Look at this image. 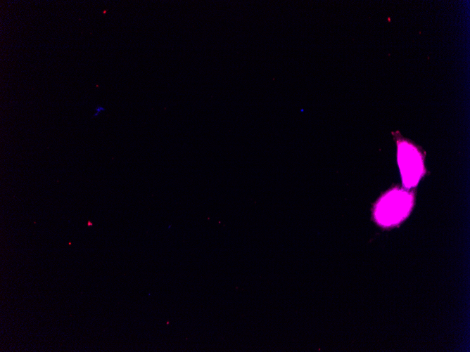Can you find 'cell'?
<instances>
[{
    "label": "cell",
    "instance_id": "cell-1",
    "mask_svg": "<svg viewBox=\"0 0 470 352\" xmlns=\"http://www.w3.org/2000/svg\"><path fill=\"white\" fill-rule=\"evenodd\" d=\"M412 205V197L402 190H394L384 195L377 204L375 217L383 226L399 223L409 213Z\"/></svg>",
    "mask_w": 470,
    "mask_h": 352
},
{
    "label": "cell",
    "instance_id": "cell-2",
    "mask_svg": "<svg viewBox=\"0 0 470 352\" xmlns=\"http://www.w3.org/2000/svg\"><path fill=\"white\" fill-rule=\"evenodd\" d=\"M398 159L405 186L416 185L424 172L421 154L412 145L402 142L399 144Z\"/></svg>",
    "mask_w": 470,
    "mask_h": 352
},
{
    "label": "cell",
    "instance_id": "cell-3",
    "mask_svg": "<svg viewBox=\"0 0 470 352\" xmlns=\"http://www.w3.org/2000/svg\"><path fill=\"white\" fill-rule=\"evenodd\" d=\"M105 110H106V109H105L104 107H103L102 106H100V105L97 106V107L95 108L96 113L93 115V117H96L97 115H99V113H101V112H103V111H105Z\"/></svg>",
    "mask_w": 470,
    "mask_h": 352
}]
</instances>
